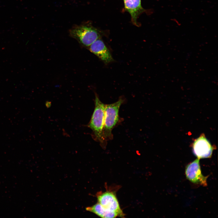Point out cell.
Listing matches in <instances>:
<instances>
[{
    "mask_svg": "<svg viewBox=\"0 0 218 218\" xmlns=\"http://www.w3.org/2000/svg\"><path fill=\"white\" fill-rule=\"evenodd\" d=\"M69 34L81 46L86 48L101 37L99 31L89 22L74 25L70 29Z\"/></svg>",
    "mask_w": 218,
    "mask_h": 218,
    "instance_id": "cell-2",
    "label": "cell"
},
{
    "mask_svg": "<svg viewBox=\"0 0 218 218\" xmlns=\"http://www.w3.org/2000/svg\"><path fill=\"white\" fill-rule=\"evenodd\" d=\"M107 64L114 61L112 56L104 43L98 38L86 48Z\"/></svg>",
    "mask_w": 218,
    "mask_h": 218,
    "instance_id": "cell-7",
    "label": "cell"
},
{
    "mask_svg": "<svg viewBox=\"0 0 218 218\" xmlns=\"http://www.w3.org/2000/svg\"><path fill=\"white\" fill-rule=\"evenodd\" d=\"M191 147L193 154L199 159L210 158L215 149L203 133L194 140Z\"/></svg>",
    "mask_w": 218,
    "mask_h": 218,
    "instance_id": "cell-5",
    "label": "cell"
},
{
    "mask_svg": "<svg viewBox=\"0 0 218 218\" xmlns=\"http://www.w3.org/2000/svg\"><path fill=\"white\" fill-rule=\"evenodd\" d=\"M200 159L197 158L186 167L185 173L187 178L191 182L203 187L207 186L208 176L202 173L200 164Z\"/></svg>",
    "mask_w": 218,
    "mask_h": 218,
    "instance_id": "cell-6",
    "label": "cell"
},
{
    "mask_svg": "<svg viewBox=\"0 0 218 218\" xmlns=\"http://www.w3.org/2000/svg\"><path fill=\"white\" fill-rule=\"evenodd\" d=\"M124 101L121 97L114 103L105 104L104 134L107 141L113 138L112 130L119 122V110Z\"/></svg>",
    "mask_w": 218,
    "mask_h": 218,
    "instance_id": "cell-3",
    "label": "cell"
},
{
    "mask_svg": "<svg viewBox=\"0 0 218 218\" xmlns=\"http://www.w3.org/2000/svg\"><path fill=\"white\" fill-rule=\"evenodd\" d=\"M97 197L98 203L104 208L117 213L119 217H124L125 215L120 207L115 192L109 190L99 192Z\"/></svg>",
    "mask_w": 218,
    "mask_h": 218,
    "instance_id": "cell-4",
    "label": "cell"
},
{
    "mask_svg": "<svg viewBox=\"0 0 218 218\" xmlns=\"http://www.w3.org/2000/svg\"><path fill=\"white\" fill-rule=\"evenodd\" d=\"M125 10L130 14L133 24L138 27L137 19L139 15L145 10L141 5V0H123Z\"/></svg>",
    "mask_w": 218,
    "mask_h": 218,
    "instance_id": "cell-8",
    "label": "cell"
},
{
    "mask_svg": "<svg viewBox=\"0 0 218 218\" xmlns=\"http://www.w3.org/2000/svg\"><path fill=\"white\" fill-rule=\"evenodd\" d=\"M86 210L101 218H114L119 216L118 213L106 210L98 203L91 206L86 207Z\"/></svg>",
    "mask_w": 218,
    "mask_h": 218,
    "instance_id": "cell-9",
    "label": "cell"
},
{
    "mask_svg": "<svg viewBox=\"0 0 218 218\" xmlns=\"http://www.w3.org/2000/svg\"><path fill=\"white\" fill-rule=\"evenodd\" d=\"M94 103V110L88 127L92 130L95 140L99 142L103 148H105L107 141L104 134L105 104L101 101L96 94Z\"/></svg>",
    "mask_w": 218,
    "mask_h": 218,
    "instance_id": "cell-1",
    "label": "cell"
}]
</instances>
